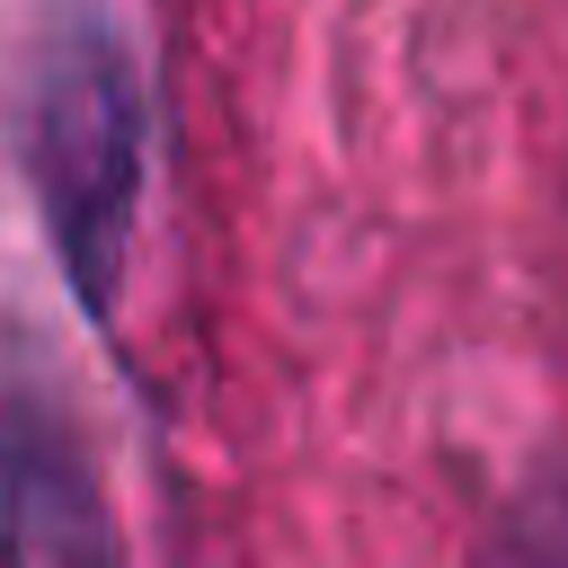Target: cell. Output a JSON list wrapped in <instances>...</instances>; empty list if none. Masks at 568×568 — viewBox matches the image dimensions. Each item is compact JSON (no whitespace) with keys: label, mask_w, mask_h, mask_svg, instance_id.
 Here are the masks:
<instances>
[{"label":"cell","mask_w":568,"mask_h":568,"mask_svg":"<svg viewBox=\"0 0 568 568\" xmlns=\"http://www.w3.org/2000/svg\"><path fill=\"white\" fill-rule=\"evenodd\" d=\"M18 151H27V186L44 204V240L80 311L106 320L124 293V248H133V204H142V80H133L124 36L89 0H62L27 36Z\"/></svg>","instance_id":"6da1fadb"},{"label":"cell","mask_w":568,"mask_h":568,"mask_svg":"<svg viewBox=\"0 0 568 568\" xmlns=\"http://www.w3.org/2000/svg\"><path fill=\"white\" fill-rule=\"evenodd\" d=\"M0 568H124L106 479L62 390L0 355Z\"/></svg>","instance_id":"7a4b0ae2"},{"label":"cell","mask_w":568,"mask_h":568,"mask_svg":"<svg viewBox=\"0 0 568 568\" xmlns=\"http://www.w3.org/2000/svg\"><path fill=\"white\" fill-rule=\"evenodd\" d=\"M488 568H568V488H541L515 506L506 541L488 550Z\"/></svg>","instance_id":"3957f363"}]
</instances>
